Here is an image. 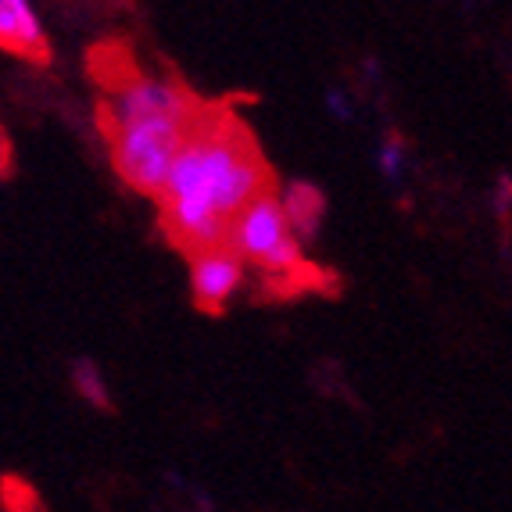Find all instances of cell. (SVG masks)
Wrapping results in <instances>:
<instances>
[{
	"mask_svg": "<svg viewBox=\"0 0 512 512\" xmlns=\"http://www.w3.org/2000/svg\"><path fill=\"white\" fill-rule=\"evenodd\" d=\"M0 51L29 61V65L51 61V40H47V29H43L33 4L0 0Z\"/></svg>",
	"mask_w": 512,
	"mask_h": 512,
	"instance_id": "5",
	"label": "cell"
},
{
	"mask_svg": "<svg viewBox=\"0 0 512 512\" xmlns=\"http://www.w3.org/2000/svg\"><path fill=\"white\" fill-rule=\"evenodd\" d=\"M326 108H330V115L337 122H348L351 115H355V101H351V94L348 90H341V86L326 90Z\"/></svg>",
	"mask_w": 512,
	"mask_h": 512,
	"instance_id": "9",
	"label": "cell"
},
{
	"mask_svg": "<svg viewBox=\"0 0 512 512\" xmlns=\"http://www.w3.org/2000/svg\"><path fill=\"white\" fill-rule=\"evenodd\" d=\"M226 248L248 265L262 269L269 276H291L305 273V251H301V240L291 233L287 219H283V208L276 201V194L255 197L237 219L230 222V233H226Z\"/></svg>",
	"mask_w": 512,
	"mask_h": 512,
	"instance_id": "3",
	"label": "cell"
},
{
	"mask_svg": "<svg viewBox=\"0 0 512 512\" xmlns=\"http://www.w3.org/2000/svg\"><path fill=\"white\" fill-rule=\"evenodd\" d=\"M8 169H11V144H8V137L0 133V180L8 176Z\"/></svg>",
	"mask_w": 512,
	"mask_h": 512,
	"instance_id": "10",
	"label": "cell"
},
{
	"mask_svg": "<svg viewBox=\"0 0 512 512\" xmlns=\"http://www.w3.org/2000/svg\"><path fill=\"white\" fill-rule=\"evenodd\" d=\"M262 194H269V169L258 144L237 115L205 104L158 190L169 240L190 255L222 248L230 222Z\"/></svg>",
	"mask_w": 512,
	"mask_h": 512,
	"instance_id": "1",
	"label": "cell"
},
{
	"mask_svg": "<svg viewBox=\"0 0 512 512\" xmlns=\"http://www.w3.org/2000/svg\"><path fill=\"white\" fill-rule=\"evenodd\" d=\"M244 276L248 269L226 244L190 255V294H194L197 308H205V312H222L230 305L244 287Z\"/></svg>",
	"mask_w": 512,
	"mask_h": 512,
	"instance_id": "4",
	"label": "cell"
},
{
	"mask_svg": "<svg viewBox=\"0 0 512 512\" xmlns=\"http://www.w3.org/2000/svg\"><path fill=\"white\" fill-rule=\"evenodd\" d=\"M201 111L205 104L180 79L154 76V72L111 76L101 104V129L122 183L158 197Z\"/></svg>",
	"mask_w": 512,
	"mask_h": 512,
	"instance_id": "2",
	"label": "cell"
},
{
	"mask_svg": "<svg viewBox=\"0 0 512 512\" xmlns=\"http://www.w3.org/2000/svg\"><path fill=\"white\" fill-rule=\"evenodd\" d=\"M405 165H409V147H405L402 137H387L376 151V169L384 180H402L405 176Z\"/></svg>",
	"mask_w": 512,
	"mask_h": 512,
	"instance_id": "8",
	"label": "cell"
},
{
	"mask_svg": "<svg viewBox=\"0 0 512 512\" xmlns=\"http://www.w3.org/2000/svg\"><path fill=\"white\" fill-rule=\"evenodd\" d=\"M72 387H76L90 405H97V409L108 405V380H104L97 362H86V359L76 362V366H72Z\"/></svg>",
	"mask_w": 512,
	"mask_h": 512,
	"instance_id": "7",
	"label": "cell"
},
{
	"mask_svg": "<svg viewBox=\"0 0 512 512\" xmlns=\"http://www.w3.org/2000/svg\"><path fill=\"white\" fill-rule=\"evenodd\" d=\"M280 208H283V219L291 226L294 237L305 244L319 233V222H323V194L316 187H308V183H291V187L283 190L280 197Z\"/></svg>",
	"mask_w": 512,
	"mask_h": 512,
	"instance_id": "6",
	"label": "cell"
}]
</instances>
